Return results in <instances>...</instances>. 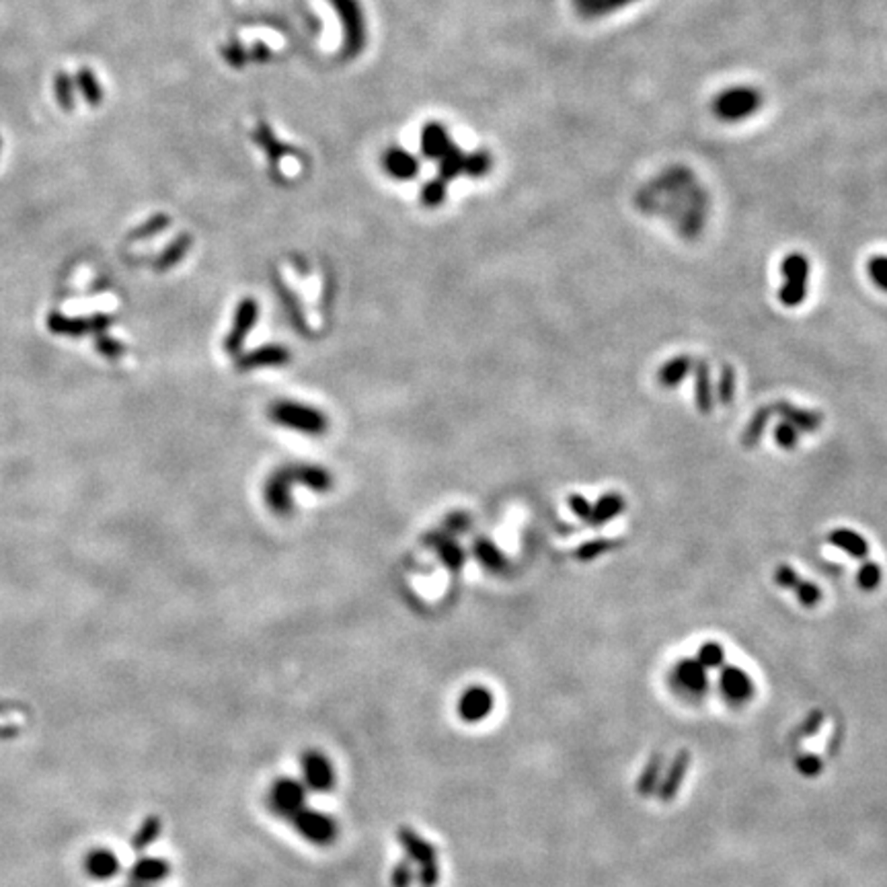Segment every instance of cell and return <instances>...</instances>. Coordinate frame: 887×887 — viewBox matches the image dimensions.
Returning a JSON list of instances; mask_svg holds the SVG:
<instances>
[{
	"mask_svg": "<svg viewBox=\"0 0 887 887\" xmlns=\"http://www.w3.org/2000/svg\"><path fill=\"white\" fill-rule=\"evenodd\" d=\"M290 824H292V828L307 840V843L315 846L333 844L339 835V825L335 822V817L310 807H302L300 812L290 820Z\"/></svg>",
	"mask_w": 887,
	"mask_h": 887,
	"instance_id": "obj_3",
	"label": "cell"
},
{
	"mask_svg": "<svg viewBox=\"0 0 887 887\" xmlns=\"http://www.w3.org/2000/svg\"><path fill=\"white\" fill-rule=\"evenodd\" d=\"M0 147H3V140H0Z\"/></svg>",
	"mask_w": 887,
	"mask_h": 887,
	"instance_id": "obj_41",
	"label": "cell"
},
{
	"mask_svg": "<svg viewBox=\"0 0 887 887\" xmlns=\"http://www.w3.org/2000/svg\"><path fill=\"white\" fill-rule=\"evenodd\" d=\"M495 705V699L491 691L487 686H469L458 699V717L463 719L464 723H481L483 719L491 715Z\"/></svg>",
	"mask_w": 887,
	"mask_h": 887,
	"instance_id": "obj_9",
	"label": "cell"
},
{
	"mask_svg": "<svg viewBox=\"0 0 887 887\" xmlns=\"http://www.w3.org/2000/svg\"><path fill=\"white\" fill-rule=\"evenodd\" d=\"M733 396H736V370L731 364H723L719 370L715 399L721 405H731Z\"/></svg>",
	"mask_w": 887,
	"mask_h": 887,
	"instance_id": "obj_27",
	"label": "cell"
},
{
	"mask_svg": "<svg viewBox=\"0 0 887 887\" xmlns=\"http://www.w3.org/2000/svg\"><path fill=\"white\" fill-rule=\"evenodd\" d=\"M692 368H694L692 358H688V356L670 358L668 362H665L662 368L657 370V382H660L663 388L680 386L688 378V374L692 372Z\"/></svg>",
	"mask_w": 887,
	"mask_h": 887,
	"instance_id": "obj_18",
	"label": "cell"
},
{
	"mask_svg": "<svg viewBox=\"0 0 887 887\" xmlns=\"http://www.w3.org/2000/svg\"><path fill=\"white\" fill-rule=\"evenodd\" d=\"M626 501L623 500V495H618L616 491L604 493L600 495V500L592 506V514L587 524L594 526V529H600V526L613 522L616 516H621L625 511Z\"/></svg>",
	"mask_w": 887,
	"mask_h": 887,
	"instance_id": "obj_16",
	"label": "cell"
},
{
	"mask_svg": "<svg viewBox=\"0 0 887 887\" xmlns=\"http://www.w3.org/2000/svg\"><path fill=\"white\" fill-rule=\"evenodd\" d=\"M569 508H571L573 514H576L579 520H584V522H587V520H590L592 503L587 501L584 495H571L569 497Z\"/></svg>",
	"mask_w": 887,
	"mask_h": 887,
	"instance_id": "obj_37",
	"label": "cell"
},
{
	"mask_svg": "<svg viewBox=\"0 0 887 887\" xmlns=\"http://www.w3.org/2000/svg\"><path fill=\"white\" fill-rule=\"evenodd\" d=\"M448 526L453 530H461L464 532L466 529H469V518H466L464 514H454V516H450L448 520Z\"/></svg>",
	"mask_w": 887,
	"mask_h": 887,
	"instance_id": "obj_38",
	"label": "cell"
},
{
	"mask_svg": "<svg viewBox=\"0 0 887 887\" xmlns=\"http://www.w3.org/2000/svg\"><path fill=\"white\" fill-rule=\"evenodd\" d=\"M770 415H775V413H772V407H762L754 413L750 424H748V427L744 430V435H741V444H744L746 448L758 446V442L762 440V435L768 427Z\"/></svg>",
	"mask_w": 887,
	"mask_h": 887,
	"instance_id": "obj_23",
	"label": "cell"
},
{
	"mask_svg": "<svg viewBox=\"0 0 887 887\" xmlns=\"http://www.w3.org/2000/svg\"><path fill=\"white\" fill-rule=\"evenodd\" d=\"M672 684L676 686L678 692L686 694V697H701L709 686V670L697 657L694 660L686 657V660H680L674 665V670H672Z\"/></svg>",
	"mask_w": 887,
	"mask_h": 887,
	"instance_id": "obj_8",
	"label": "cell"
},
{
	"mask_svg": "<svg viewBox=\"0 0 887 887\" xmlns=\"http://www.w3.org/2000/svg\"><path fill=\"white\" fill-rule=\"evenodd\" d=\"M257 312H259L257 302L251 300V298H247V300H243L239 304V309H236V315H234L233 329H231V333H228V338L224 341V349L228 351V354H239L244 339L249 338L251 329H253V325H255Z\"/></svg>",
	"mask_w": 887,
	"mask_h": 887,
	"instance_id": "obj_10",
	"label": "cell"
},
{
	"mask_svg": "<svg viewBox=\"0 0 887 887\" xmlns=\"http://www.w3.org/2000/svg\"><path fill=\"white\" fill-rule=\"evenodd\" d=\"M783 286L778 290V300L785 307H799L807 296V280H809V262L806 255L791 253L783 259L781 263Z\"/></svg>",
	"mask_w": 887,
	"mask_h": 887,
	"instance_id": "obj_5",
	"label": "cell"
},
{
	"mask_svg": "<svg viewBox=\"0 0 887 887\" xmlns=\"http://www.w3.org/2000/svg\"><path fill=\"white\" fill-rule=\"evenodd\" d=\"M160 828H163V825H160L158 817H147V820H144V824L140 825V828H138V832L134 835L132 846L136 848V851H144V848H148L158 838Z\"/></svg>",
	"mask_w": 887,
	"mask_h": 887,
	"instance_id": "obj_29",
	"label": "cell"
},
{
	"mask_svg": "<svg viewBox=\"0 0 887 887\" xmlns=\"http://www.w3.org/2000/svg\"><path fill=\"white\" fill-rule=\"evenodd\" d=\"M694 401H697V407L701 413H711L715 405V386L713 380H711V368L705 359H699L694 362Z\"/></svg>",
	"mask_w": 887,
	"mask_h": 887,
	"instance_id": "obj_14",
	"label": "cell"
},
{
	"mask_svg": "<svg viewBox=\"0 0 887 887\" xmlns=\"http://www.w3.org/2000/svg\"><path fill=\"white\" fill-rule=\"evenodd\" d=\"M302 785L312 793H329L335 787V768L329 756L320 750H307L300 760Z\"/></svg>",
	"mask_w": 887,
	"mask_h": 887,
	"instance_id": "obj_7",
	"label": "cell"
},
{
	"mask_svg": "<svg viewBox=\"0 0 887 887\" xmlns=\"http://www.w3.org/2000/svg\"><path fill=\"white\" fill-rule=\"evenodd\" d=\"M775 440L783 450H795L799 442V432L787 422H781L775 427Z\"/></svg>",
	"mask_w": 887,
	"mask_h": 887,
	"instance_id": "obj_35",
	"label": "cell"
},
{
	"mask_svg": "<svg viewBox=\"0 0 887 887\" xmlns=\"http://www.w3.org/2000/svg\"><path fill=\"white\" fill-rule=\"evenodd\" d=\"M87 871L97 879H110L119 871V861L110 851H93L87 859Z\"/></svg>",
	"mask_w": 887,
	"mask_h": 887,
	"instance_id": "obj_21",
	"label": "cell"
},
{
	"mask_svg": "<svg viewBox=\"0 0 887 887\" xmlns=\"http://www.w3.org/2000/svg\"><path fill=\"white\" fill-rule=\"evenodd\" d=\"M856 581H859L863 590L873 592L875 587L882 584V567L873 561H865L861 565L859 573H856Z\"/></svg>",
	"mask_w": 887,
	"mask_h": 887,
	"instance_id": "obj_31",
	"label": "cell"
},
{
	"mask_svg": "<svg viewBox=\"0 0 887 887\" xmlns=\"http://www.w3.org/2000/svg\"><path fill=\"white\" fill-rule=\"evenodd\" d=\"M475 555H477V559L481 563H483L487 569L501 571L503 567H506V557H503L501 550L497 548L491 540L479 539L475 542Z\"/></svg>",
	"mask_w": 887,
	"mask_h": 887,
	"instance_id": "obj_25",
	"label": "cell"
},
{
	"mask_svg": "<svg viewBox=\"0 0 887 887\" xmlns=\"http://www.w3.org/2000/svg\"><path fill=\"white\" fill-rule=\"evenodd\" d=\"M53 93H56L58 105L64 111L74 110V79L68 72L60 71L53 76Z\"/></svg>",
	"mask_w": 887,
	"mask_h": 887,
	"instance_id": "obj_26",
	"label": "cell"
},
{
	"mask_svg": "<svg viewBox=\"0 0 887 887\" xmlns=\"http://www.w3.org/2000/svg\"><path fill=\"white\" fill-rule=\"evenodd\" d=\"M129 887H148V885H136V883H134V885H129Z\"/></svg>",
	"mask_w": 887,
	"mask_h": 887,
	"instance_id": "obj_40",
	"label": "cell"
},
{
	"mask_svg": "<svg viewBox=\"0 0 887 887\" xmlns=\"http://www.w3.org/2000/svg\"><path fill=\"white\" fill-rule=\"evenodd\" d=\"M290 485H292V481H290L286 469L275 472V475L267 481L265 501H267V506L272 508L273 514L290 516V511H292V495H290Z\"/></svg>",
	"mask_w": 887,
	"mask_h": 887,
	"instance_id": "obj_12",
	"label": "cell"
},
{
	"mask_svg": "<svg viewBox=\"0 0 887 887\" xmlns=\"http://www.w3.org/2000/svg\"><path fill=\"white\" fill-rule=\"evenodd\" d=\"M307 793L309 791L307 787L302 785V781L281 777L278 781H273V785L270 787V793H267V807L272 809L273 815L290 822L302 807H307Z\"/></svg>",
	"mask_w": 887,
	"mask_h": 887,
	"instance_id": "obj_4",
	"label": "cell"
},
{
	"mask_svg": "<svg viewBox=\"0 0 887 887\" xmlns=\"http://www.w3.org/2000/svg\"><path fill=\"white\" fill-rule=\"evenodd\" d=\"M399 843L405 854H407V861L417 867V882L422 883V887H435V883L440 882V867L434 844L427 843L413 828L399 830Z\"/></svg>",
	"mask_w": 887,
	"mask_h": 887,
	"instance_id": "obj_1",
	"label": "cell"
},
{
	"mask_svg": "<svg viewBox=\"0 0 887 887\" xmlns=\"http://www.w3.org/2000/svg\"><path fill=\"white\" fill-rule=\"evenodd\" d=\"M272 419L278 425H284L288 430L320 435L327 432V417L315 407L300 403H278L270 411Z\"/></svg>",
	"mask_w": 887,
	"mask_h": 887,
	"instance_id": "obj_2",
	"label": "cell"
},
{
	"mask_svg": "<svg viewBox=\"0 0 887 887\" xmlns=\"http://www.w3.org/2000/svg\"><path fill=\"white\" fill-rule=\"evenodd\" d=\"M867 275L873 284L887 292V255H875L867 262Z\"/></svg>",
	"mask_w": 887,
	"mask_h": 887,
	"instance_id": "obj_32",
	"label": "cell"
},
{
	"mask_svg": "<svg viewBox=\"0 0 887 887\" xmlns=\"http://www.w3.org/2000/svg\"><path fill=\"white\" fill-rule=\"evenodd\" d=\"M719 688L723 697L731 702H744L754 694L752 678L736 665H723L719 674Z\"/></svg>",
	"mask_w": 887,
	"mask_h": 887,
	"instance_id": "obj_11",
	"label": "cell"
},
{
	"mask_svg": "<svg viewBox=\"0 0 887 887\" xmlns=\"http://www.w3.org/2000/svg\"><path fill=\"white\" fill-rule=\"evenodd\" d=\"M775 581L781 587H785V590H795V586H797L801 579L797 576V571L789 567V565H781V567H777L775 571Z\"/></svg>",
	"mask_w": 887,
	"mask_h": 887,
	"instance_id": "obj_36",
	"label": "cell"
},
{
	"mask_svg": "<svg viewBox=\"0 0 887 887\" xmlns=\"http://www.w3.org/2000/svg\"><path fill=\"white\" fill-rule=\"evenodd\" d=\"M417 879V869L411 861H401L393 867L391 873V885L393 887H411V883Z\"/></svg>",
	"mask_w": 887,
	"mask_h": 887,
	"instance_id": "obj_33",
	"label": "cell"
},
{
	"mask_svg": "<svg viewBox=\"0 0 887 887\" xmlns=\"http://www.w3.org/2000/svg\"><path fill=\"white\" fill-rule=\"evenodd\" d=\"M770 407H772V413H775V415L783 417V422L793 425L795 430H797L799 434L801 432L812 434L822 424V415H820V413L809 411V409H799V407H795V405H791V403L781 401V403L770 405Z\"/></svg>",
	"mask_w": 887,
	"mask_h": 887,
	"instance_id": "obj_13",
	"label": "cell"
},
{
	"mask_svg": "<svg viewBox=\"0 0 887 887\" xmlns=\"http://www.w3.org/2000/svg\"><path fill=\"white\" fill-rule=\"evenodd\" d=\"M169 877V863L163 859H140L129 871V879L136 885H150Z\"/></svg>",
	"mask_w": 887,
	"mask_h": 887,
	"instance_id": "obj_19",
	"label": "cell"
},
{
	"mask_svg": "<svg viewBox=\"0 0 887 887\" xmlns=\"http://www.w3.org/2000/svg\"><path fill=\"white\" fill-rule=\"evenodd\" d=\"M762 97L756 89L750 87H733L717 95L713 101V111L723 121H739L750 118L754 111L760 110Z\"/></svg>",
	"mask_w": 887,
	"mask_h": 887,
	"instance_id": "obj_6",
	"label": "cell"
},
{
	"mask_svg": "<svg viewBox=\"0 0 887 887\" xmlns=\"http://www.w3.org/2000/svg\"><path fill=\"white\" fill-rule=\"evenodd\" d=\"M799 768H801V772H806V775H815V772L820 770V760H815V758H812V756H807V758L799 764Z\"/></svg>",
	"mask_w": 887,
	"mask_h": 887,
	"instance_id": "obj_39",
	"label": "cell"
},
{
	"mask_svg": "<svg viewBox=\"0 0 887 887\" xmlns=\"http://www.w3.org/2000/svg\"><path fill=\"white\" fill-rule=\"evenodd\" d=\"M828 542L832 547L844 550L846 555L854 557V559H865V557L869 555L867 540L854 530H846V529L832 530L830 537H828Z\"/></svg>",
	"mask_w": 887,
	"mask_h": 887,
	"instance_id": "obj_20",
	"label": "cell"
},
{
	"mask_svg": "<svg viewBox=\"0 0 887 887\" xmlns=\"http://www.w3.org/2000/svg\"><path fill=\"white\" fill-rule=\"evenodd\" d=\"M74 85L79 87V91L82 93V97H85V101L89 105H101L103 101V89L101 85H99L97 79H95V74L89 71V68H81L79 72H76V79H74Z\"/></svg>",
	"mask_w": 887,
	"mask_h": 887,
	"instance_id": "obj_24",
	"label": "cell"
},
{
	"mask_svg": "<svg viewBox=\"0 0 887 887\" xmlns=\"http://www.w3.org/2000/svg\"><path fill=\"white\" fill-rule=\"evenodd\" d=\"M697 660L705 665L707 670H715V668L721 670L725 665V652H723L721 645L711 641V644L701 645L699 653H697Z\"/></svg>",
	"mask_w": 887,
	"mask_h": 887,
	"instance_id": "obj_30",
	"label": "cell"
},
{
	"mask_svg": "<svg viewBox=\"0 0 887 887\" xmlns=\"http://www.w3.org/2000/svg\"><path fill=\"white\" fill-rule=\"evenodd\" d=\"M290 354L284 346H265L255 349L253 354L244 356L239 362L241 370H255V368H273V366L288 364Z\"/></svg>",
	"mask_w": 887,
	"mask_h": 887,
	"instance_id": "obj_15",
	"label": "cell"
},
{
	"mask_svg": "<svg viewBox=\"0 0 887 887\" xmlns=\"http://www.w3.org/2000/svg\"><path fill=\"white\" fill-rule=\"evenodd\" d=\"M286 472H288V477H290V481H292V483H300L304 487H310L319 493L327 491V489H331V485H333L331 475H329L327 471L320 469V466L298 464V466H290V469H286Z\"/></svg>",
	"mask_w": 887,
	"mask_h": 887,
	"instance_id": "obj_17",
	"label": "cell"
},
{
	"mask_svg": "<svg viewBox=\"0 0 887 887\" xmlns=\"http://www.w3.org/2000/svg\"><path fill=\"white\" fill-rule=\"evenodd\" d=\"M427 542L438 550L440 559L446 563L450 569H461L464 565V553L456 542H453L450 539H444L442 534H432V537L427 539Z\"/></svg>",
	"mask_w": 887,
	"mask_h": 887,
	"instance_id": "obj_22",
	"label": "cell"
},
{
	"mask_svg": "<svg viewBox=\"0 0 887 887\" xmlns=\"http://www.w3.org/2000/svg\"><path fill=\"white\" fill-rule=\"evenodd\" d=\"M795 596H797V600L807 608H814L815 604L822 600L820 587L812 584V581H799V584L795 586Z\"/></svg>",
	"mask_w": 887,
	"mask_h": 887,
	"instance_id": "obj_34",
	"label": "cell"
},
{
	"mask_svg": "<svg viewBox=\"0 0 887 887\" xmlns=\"http://www.w3.org/2000/svg\"><path fill=\"white\" fill-rule=\"evenodd\" d=\"M618 547V542L616 540H608V539H596V540H587L581 545L577 550H576V557H577V561H594V559H598L600 555L604 553H610V550H615Z\"/></svg>",
	"mask_w": 887,
	"mask_h": 887,
	"instance_id": "obj_28",
	"label": "cell"
}]
</instances>
